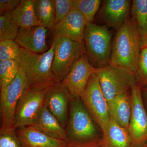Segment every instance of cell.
Masks as SVG:
<instances>
[{
  "label": "cell",
  "mask_w": 147,
  "mask_h": 147,
  "mask_svg": "<svg viewBox=\"0 0 147 147\" xmlns=\"http://www.w3.org/2000/svg\"><path fill=\"white\" fill-rule=\"evenodd\" d=\"M142 96L144 99L147 108V86L141 88Z\"/></svg>",
  "instance_id": "4dcf8cb0"
},
{
  "label": "cell",
  "mask_w": 147,
  "mask_h": 147,
  "mask_svg": "<svg viewBox=\"0 0 147 147\" xmlns=\"http://www.w3.org/2000/svg\"><path fill=\"white\" fill-rule=\"evenodd\" d=\"M141 52L139 29L134 18L129 17L117 30L109 64L125 69L136 76Z\"/></svg>",
  "instance_id": "6da1fadb"
},
{
  "label": "cell",
  "mask_w": 147,
  "mask_h": 147,
  "mask_svg": "<svg viewBox=\"0 0 147 147\" xmlns=\"http://www.w3.org/2000/svg\"><path fill=\"white\" fill-rule=\"evenodd\" d=\"M98 145L101 147H132L129 131L111 118Z\"/></svg>",
  "instance_id": "ac0fdd59"
},
{
  "label": "cell",
  "mask_w": 147,
  "mask_h": 147,
  "mask_svg": "<svg viewBox=\"0 0 147 147\" xmlns=\"http://www.w3.org/2000/svg\"><path fill=\"white\" fill-rule=\"evenodd\" d=\"M47 30L41 26L19 28L15 40L21 48L32 53L42 54L49 50L46 42Z\"/></svg>",
  "instance_id": "5bb4252c"
},
{
  "label": "cell",
  "mask_w": 147,
  "mask_h": 147,
  "mask_svg": "<svg viewBox=\"0 0 147 147\" xmlns=\"http://www.w3.org/2000/svg\"><path fill=\"white\" fill-rule=\"evenodd\" d=\"M98 67H94L90 63L86 53L72 66L62 82L73 98H80L86 88L91 76L96 74Z\"/></svg>",
  "instance_id": "8fae6325"
},
{
  "label": "cell",
  "mask_w": 147,
  "mask_h": 147,
  "mask_svg": "<svg viewBox=\"0 0 147 147\" xmlns=\"http://www.w3.org/2000/svg\"><path fill=\"white\" fill-rule=\"evenodd\" d=\"M52 87H28L19 99L16 106L15 129L34 125L44 105L47 92Z\"/></svg>",
  "instance_id": "ba28073f"
},
{
  "label": "cell",
  "mask_w": 147,
  "mask_h": 147,
  "mask_svg": "<svg viewBox=\"0 0 147 147\" xmlns=\"http://www.w3.org/2000/svg\"><path fill=\"white\" fill-rule=\"evenodd\" d=\"M20 65L18 61L7 60L0 61L1 89L8 86L15 79Z\"/></svg>",
  "instance_id": "603a6c76"
},
{
  "label": "cell",
  "mask_w": 147,
  "mask_h": 147,
  "mask_svg": "<svg viewBox=\"0 0 147 147\" xmlns=\"http://www.w3.org/2000/svg\"><path fill=\"white\" fill-rule=\"evenodd\" d=\"M96 74L108 104L117 96L130 91L131 87L138 82L133 74L110 64L98 68Z\"/></svg>",
  "instance_id": "52a82bcc"
},
{
  "label": "cell",
  "mask_w": 147,
  "mask_h": 147,
  "mask_svg": "<svg viewBox=\"0 0 147 147\" xmlns=\"http://www.w3.org/2000/svg\"><path fill=\"white\" fill-rule=\"evenodd\" d=\"M0 147H24L15 130L0 132Z\"/></svg>",
  "instance_id": "f1b7e54d"
},
{
  "label": "cell",
  "mask_w": 147,
  "mask_h": 147,
  "mask_svg": "<svg viewBox=\"0 0 147 147\" xmlns=\"http://www.w3.org/2000/svg\"><path fill=\"white\" fill-rule=\"evenodd\" d=\"M86 147H101L99 146H92Z\"/></svg>",
  "instance_id": "d6a6232c"
},
{
  "label": "cell",
  "mask_w": 147,
  "mask_h": 147,
  "mask_svg": "<svg viewBox=\"0 0 147 147\" xmlns=\"http://www.w3.org/2000/svg\"><path fill=\"white\" fill-rule=\"evenodd\" d=\"M34 2L35 0H21L19 5L11 12L12 21L18 28L41 26L36 15Z\"/></svg>",
  "instance_id": "ffe728a7"
},
{
  "label": "cell",
  "mask_w": 147,
  "mask_h": 147,
  "mask_svg": "<svg viewBox=\"0 0 147 147\" xmlns=\"http://www.w3.org/2000/svg\"><path fill=\"white\" fill-rule=\"evenodd\" d=\"M11 11H7L0 16V41L13 40L17 36L18 28L11 19Z\"/></svg>",
  "instance_id": "cb8c5ba5"
},
{
  "label": "cell",
  "mask_w": 147,
  "mask_h": 147,
  "mask_svg": "<svg viewBox=\"0 0 147 147\" xmlns=\"http://www.w3.org/2000/svg\"><path fill=\"white\" fill-rule=\"evenodd\" d=\"M80 98L95 122L103 133L107 128L111 117L108 102L102 92L96 74L91 76Z\"/></svg>",
  "instance_id": "9c48e42d"
},
{
  "label": "cell",
  "mask_w": 147,
  "mask_h": 147,
  "mask_svg": "<svg viewBox=\"0 0 147 147\" xmlns=\"http://www.w3.org/2000/svg\"><path fill=\"white\" fill-rule=\"evenodd\" d=\"M108 105L111 118L128 131L131 112V91L117 96Z\"/></svg>",
  "instance_id": "e0dca14e"
},
{
  "label": "cell",
  "mask_w": 147,
  "mask_h": 147,
  "mask_svg": "<svg viewBox=\"0 0 147 147\" xmlns=\"http://www.w3.org/2000/svg\"><path fill=\"white\" fill-rule=\"evenodd\" d=\"M101 3L100 0H72V6L82 13L88 22L92 23Z\"/></svg>",
  "instance_id": "d4e9b609"
},
{
  "label": "cell",
  "mask_w": 147,
  "mask_h": 147,
  "mask_svg": "<svg viewBox=\"0 0 147 147\" xmlns=\"http://www.w3.org/2000/svg\"><path fill=\"white\" fill-rule=\"evenodd\" d=\"M67 147H86L98 145L100 139L94 121L80 98L72 97L66 129Z\"/></svg>",
  "instance_id": "7a4b0ae2"
},
{
  "label": "cell",
  "mask_w": 147,
  "mask_h": 147,
  "mask_svg": "<svg viewBox=\"0 0 147 147\" xmlns=\"http://www.w3.org/2000/svg\"><path fill=\"white\" fill-rule=\"evenodd\" d=\"M54 57L51 70L58 83L65 78L74 65L86 53L84 41H74L65 37L54 38Z\"/></svg>",
  "instance_id": "5b68a950"
},
{
  "label": "cell",
  "mask_w": 147,
  "mask_h": 147,
  "mask_svg": "<svg viewBox=\"0 0 147 147\" xmlns=\"http://www.w3.org/2000/svg\"><path fill=\"white\" fill-rule=\"evenodd\" d=\"M131 112L129 132L132 147H139L147 142V113L138 82L131 87Z\"/></svg>",
  "instance_id": "30bf717a"
},
{
  "label": "cell",
  "mask_w": 147,
  "mask_h": 147,
  "mask_svg": "<svg viewBox=\"0 0 147 147\" xmlns=\"http://www.w3.org/2000/svg\"><path fill=\"white\" fill-rule=\"evenodd\" d=\"M33 126L50 137L63 141L68 144V139L66 129L50 113L45 101L38 118Z\"/></svg>",
  "instance_id": "d6986e66"
},
{
  "label": "cell",
  "mask_w": 147,
  "mask_h": 147,
  "mask_svg": "<svg viewBox=\"0 0 147 147\" xmlns=\"http://www.w3.org/2000/svg\"><path fill=\"white\" fill-rule=\"evenodd\" d=\"M30 85L26 74L20 66L13 82L1 89V122L0 132L15 130L16 106L21 96Z\"/></svg>",
  "instance_id": "277c9868"
},
{
  "label": "cell",
  "mask_w": 147,
  "mask_h": 147,
  "mask_svg": "<svg viewBox=\"0 0 147 147\" xmlns=\"http://www.w3.org/2000/svg\"><path fill=\"white\" fill-rule=\"evenodd\" d=\"M131 8L139 29L142 49L147 46V0H134Z\"/></svg>",
  "instance_id": "44dd1931"
},
{
  "label": "cell",
  "mask_w": 147,
  "mask_h": 147,
  "mask_svg": "<svg viewBox=\"0 0 147 147\" xmlns=\"http://www.w3.org/2000/svg\"><path fill=\"white\" fill-rule=\"evenodd\" d=\"M21 0H1L0 13L1 15L7 11H12L21 3Z\"/></svg>",
  "instance_id": "f546056e"
},
{
  "label": "cell",
  "mask_w": 147,
  "mask_h": 147,
  "mask_svg": "<svg viewBox=\"0 0 147 147\" xmlns=\"http://www.w3.org/2000/svg\"><path fill=\"white\" fill-rule=\"evenodd\" d=\"M13 40L0 41V61L7 60L18 61L21 47Z\"/></svg>",
  "instance_id": "484cf974"
},
{
  "label": "cell",
  "mask_w": 147,
  "mask_h": 147,
  "mask_svg": "<svg viewBox=\"0 0 147 147\" xmlns=\"http://www.w3.org/2000/svg\"><path fill=\"white\" fill-rule=\"evenodd\" d=\"M132 1L106 0L101 9L102 18L106 24L118 30L129 18Z\"/></svg>",
  "instance_id": "9a60e30c"
},
{
  "label": "cell",
  "mask_w": 147,
  "mask_h": 147,
  "mask_svg": "<svg viewBox=\"0 0 147 147\" xmlns=\"http://www.w3.org/2000/svg\"><path fill=\"white\" fill-rule=\"evenodd\" d=\"M88 22L82 13L73 8L63 20L55 24L52 29L54 38L65 37L74 41L83 42Z\"/></svg>",
  "instance_id": "7c38bea8"
},
{
  "label": "cell",
  "mask_w": 147,
  "mask_h": 147,
  "mask_svg": "<svg viewBox=\"0 0 147 147\" xmlns=\"http://www.w3.org/2000/svg\"><path fill=\"white\" fill-rule=\"evenodd\" d=\"M17 135L24 147H67L62 140L50 137L33 125L17 129Z\"/></svg>",
  "instance_id": "2e32d148"
},
{
  "label": "cell",
  "mask_w": 147,
  "mask_h": 147,
  "mask_svg": "<svg viewBox=\"0 0 147 147\" xmlns=\"http://www.w3.org/2000/svg\"><path fill=\"white\" fill-rule=\"evenodd\" d=\"M71 98L68 90L61 82L53 86L45 96L48 110L64 127L67 123L69 105Z\"/></svg>",
  "instance_id": "4fadbf2b"
},
{
  "label": "cell",
  "mask_w": 147,
  "mask_h": 147,
  "mask_svg": "<svg viewBox=\"0 0 147 147\" xmlns=\"http://www.w3.org/2000/svg\"><path fill=\"white\" fill-rule=\"evenodd\" d=\"M53 57V44L42 54L21 47L18 61L28 79L29 87H51L58 83L51 70Z\"/></svg>",
  "instance_id": "3957f363"
},
{
  "label": "cell",
  "mask_w": 147,
  "mask_h": 147,
  "mask_svg": "<svg viewBox=\"0 0 147 147\" xmlns=\"http://www.w3.org/2000/svg\"><path fill=\"white\" fill-rule=\"evenodd\" d=\"M84 40L88 56L98 68L109 64L112 53V34L107 27L88 22Z\"/></svg>",
  "instance_id": "8992f818"
},
{
  "label": "cell",
  "mask_w": 147,
  "mask_h": 147,
  "mask_svg": "<svg viewBox=\"0 0 147 147\" xmlns=\"http://www.w3.org/2000/svg\"><path fill=\"white\" fill-rule=\"evenodd\" d=\"M139 147H147V142H146L143 145H142V146Z\"/></svg>",
  "instance_id": "1f68e13d"
},
{
  "label": "cell",
  "mask_w": 147,
  "mask_h": 147,
  "mask_svg": "<svg viewBox=\"0 0 147 147\" xmlns=\"http://www.w3.org/2000/svg\"><path fill=\"white\" fill-rule=\"evenodd\" d=\"M53 1L56 24L63 20L72 9V0H53Z\"/></svg>",
  "instance_id": "83f0119b"
},
{
  "label": "cell",
  "mask_w": 147,
  "mask_h": 147,
  "mask_svg": "<svg viewBox=\"0 0 147 147\" xmlns=\"http://www.w3.org/2000/svg\"><path fill=\"white\" fill-rule=\"evenodd\" d=\"M34 9L41 26L47 29H53L55 24L53 0H35Z\"/></svg>",
  "instance_id": "7402d4cb"
},
{
  "label": "cell",
  "mask_w": 147,
  "mask_h": 147,
  "mask_svg": "<svg viewBox=\"0 0 147 147\" xmlns=\"http://www.w3.org/2000/svg\"><path fill=\"white\" fill-rule=\"evenodd\" d=\"M136 76L140 88L147 86V46L141 49Z\"/></svg>",
  "instance_id": "4316f807"
}]
</instances>
